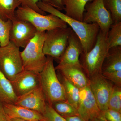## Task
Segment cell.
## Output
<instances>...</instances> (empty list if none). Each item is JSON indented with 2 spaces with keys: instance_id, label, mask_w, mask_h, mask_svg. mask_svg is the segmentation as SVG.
Wrapping results in <instances>:
<instances>
[{
  "instance_id": "17",
  "label": "cell",
  "mask_w": 121,
  "mask_h": 121,
  "mask_svg": "<svg viewBox=\"0 0 121 121\" xmlns=\"http://www.w3.org/2000/svg\"><path fill=\"white\" fill-rule=\"evenodd\" d=\"M93 0H62L65 15L69 17L83 22L85 7Z\"/></svg>"
},
{
  "instance_id": "32",
  "label": "cell",
  "mask_w": 121,
  "mask_h": 121,
  "mask_svg": "<svg viewBox=\"0 0 121 121\" xmlns=\"http://www.w3.org/2000/svg\"><path fill=\"white\" fill-rule=\"evenodd\" d=\"M52 5L59 11L64 9V7L62 3V0H51Z\"/></svg>"
},
{
  "instance_id": "15",
  "label": "cell",
  "mask_w": 121,
  "mask_h": 121,
  "mask_svg": "<svg viewBox=\"0 0 121 121\" xmlns=\"http://www.w3.org/2000/svg\"><path fill=\"white\" fill-rule=\"evenodd\" d=\"M69 82L80 89L89 85V79L82 67L71 65H58L55 67Z\"/></svg>"
},
{
  "instance_id": "31",
  "label": "cell",
  "mask_w": 121,
  "mask_h": 121,
  "mask_svg": "<svg viewBox=\"0 0 121 121\" xmlns=\"http://www.w3.org/2000/svg\"><path fill=\"white\" fill-rule=\"evenodd\" d=\"M0 121H11L5 112L3 104L0 102Z\"/></svg>"
},
{
  "instance_id": "23",
  "label": "cell",
  "mask_w": 121,
  "mask_h": 121,
  "mask_svg": "<svg viewBox=\"0 0 121 121\" xmlns=\"http://www.w3.org/2000/svg\"><path fill=\"white\" fill-rule=\"evenodd\" d=\"M106 8L110 13L113 24L121 22V0H103Z\"/></svg>"
},
{
  "instance_id": "35",
  "label": "cell",
  "mask_w": 121,
  "mask_h": 121,
  "mask_svg": "<svg viewBox=\"0 0 121 121\" xmlns=\"http://www.w3.org/2000/svg\"><path fill=\"white\" fill-rule=\"evenodd\" d=\"M11 121H31V120H24V119H19V118H11Z\"/></svg>"
},
{
  "instance_id": "9",
  "label": "cell",
  "mask_w": 121,
  "mask_h": 121,
  "mask_svg": "<svg viewBox=\"0 0 121 121\" xmlns=\"http://www.w3.org/2000/svg\"><path fill=\"white\" fill-rule=\"evenodd\" d=\"M89 86L101 112L108 109V101L114 85L102 74L89 78Z\"/></svg>"
},
{
  "instance_id": "8",
  "label": "cell",
  "mask_w": 121,
  "mask_h": 121,
  "mask_svg": "<svg viewBox=\"0 0 121 121\" xmlns=\"http://www.w3.org/2000/svg\"><path fill=\"white\" fill-rule=\"evenodd\" d=\"M85 11L83 22L97 23L101 31L107 35L113 23L110 13L104 6L103 0H93L91 3H87Z\"/></svg>"
},
{
  "instance_id": "4",
  "label": "cell",
  "mask_w": 121,
  "mask_h": 121,
  "mask_svg": "<svg viewBox=\"0 0 121 121\" xmlns=\"http://www.w3.org/2000/svg\"><path fill=\"white\" fill-rule=\"evenodd\" d=\"M54 59L47 56L44 67L39 73L40 86L50 104L58 101H66L63 87L56 72Z\"/></svg>"
},
{
  "instance_id": "22",
  "label": "cell",
  "mask_w": 121,
  "mask_h": 121,
  "mask_svg": "<svg viewBox=\"0 0 121 121\" xmlns=\"http://www.w3.org/2000/svg\"><path fill=\"white\" fill-rule=\"evenodd\" d=\"M50 104L54 110L63 117L79 115L77 109L66 101H58Z\"/></svg>"
},
{
  "instance_id": "26",
  "label": "cell",
  "mask_w": 121,
  "mask_h": 121,
  "mask_svg": "<svg viewBox=\"0 0 121 121\" xmlns=\"http://www.w3.org/2000/svg\"><path fill=\"white\" fill-rule=\"evenodd\" d=\"M108 107L121 113V87L114 85L108 101Z\"/></svg>"
},
{
  "instance_id": "5",
  "label": "cell",
  "mask_w": 121,
  "mask_h": 121,
  "mask_svg": "<svg viewBox=\"0 0 121 121\" xmlns=\"http://www.w3.org/2000/svg\"><path fill=\"white\" fill-rule=\"evenodd\" d=\"M16 19L30 22L37 31L44 32L54 29L68 27L66 22L55 15H43L28 7L20 6L15 13Z\"/></svg>"
},
{
  "instance_id": "33",
  "label": "cell",
  "mask_w": 121,
  "mask_h": 121,
  "mask_svg": "<svg viewBox=\"0 0 121 121\" xmlns=\"http://www.w3.org/2000/svg\"><path fill=\"white\" fill-rule=\"evenodd\" d=\"M64 118L67 121H86L79 115H75Z\"/></svg>"
},
{
  "instance_id": "16",
  "label": "cell",
  "mask_w": 121,
  "mask_h": 121,
  "mask_svg": "<svg viewBox=\"0 0 121 121\" xmlns=\"http://www.w3.org/2000/svg\"><path fill=\"white\" fill-rule=\"evenodd\" d=\"M5 112L9 118L24 120L46 121L45 117L41 114L21 106L14 104H3Z\"/></svg>"
},
{
  "instance_id": "1",
  "label": "cell",
  "mask_w": 121,
  "mask_h": 121,
  "mask_svg": "<svg viewBox=\"0 0 121 121\" xmlns=\"http://www.w3.org/2000/svg\"><path fill=\"white\" fill-rule=\"evenodd\" d=\"M37 5L42 11L56 16L69 25L80 39L83 48V52H89L93 48L99 32V28L97 24L87 23L74 19L44 1H39Z\"/></svg>"
},
{
  "instance_id": "13",
  "label": "cell",
  "mask_w": 121,
  "mask_h": 121,
  "mask_svg": "<svg viewBox=\"0 0 121 121\" xmlns=\"http://www.w3.org/2000/svg\"><path fill=\"white\" fill-rule=\"evenodd\" d=\"M48 102L41 87L17 97L16 105L35 111L44 114Z\"/></svg>"
},
{
  "instance_id": "27",
  "label": "cell",
  "mask_w": 121,
  "mask_h": 121,
  "mask_svg": "<svg viewBox=\"0 0 121 121\" xmlns=\"http://www.w3.org/2000/svg\"><path fill=\"white\" fill-rule=\"evenodd\" d=\"M43 115L46 118V121H67L56 112L51 105L48 103Z\"/></svg>"
},
{
  "instance_id": "29",
  "label": "cell",
  "mask_w": 121,
  "mask_h": 121,
  "mask_svg": "<svg viewBox=\"0 0 121 121\" xmlns=\"http://www.w3.org/2000/svg\"><path fill=\"white\" fill-rule=\"evenodd\" d=\"M102 74L107 79L114 83L115 85L121 87V70L102 72Z\"/></svg>"
},
{
  "instance_id": "20",
  "label": "cell",
  "mask_w": 121,
  "mask_h": 121,
  "mask_svg": "<svg viewBox=\"0 0 121 121\" xmlns=\"http://www.w3.org/2000/svg\"><path fill=\"white\" fill-rule=\"evenodd\" d=\"M21 3V0H0V17L4 21L16 19L15 13Z\"/></svg>"
},
{
  "instance_id": "3",
  "label": "cell",
  "mask_w": 121,
  "mask_h": 121,
  "mask_svg": "<svg viewBox=\"0 0 121 121\" xmlns=\"http://www.w3.org/2000/svg\"><path fill=\"white\" fill-rule=\"evenodd\" d=\"M46 31H37L35 36L21 52L24 70L39 73L43 70L47 60L43 52Z\"/></svg>"
},
{
  "instance_id": "18",
  "label": "cell",
  "mask_w": 121,
  "mask_h": 121,
  "mask_svg": "<svg viewBox=\"0 0 121 121\" xmlns=\"http://www.w3.org/2000/svg\"><path fill=\"white\" fill-rule=\"evenodd\" d=\"M121 70V46L111 48L103 64L102 73Z\"/></svg>"
},
{
  "instance_id": "14",
  "label": "cell",
  "mask_w": 121,
  "mask_h": 121,
  "mask_svg": "<svg viewBox=\"0 0 121 121\" xmlns=\"http://www.w3.org/2000/svg\"><path fill=\"white\" fill-rule=\"evenodd\" d=\"M83 52L80 39L72 30L64 53L60 59V65H71L82 67L80 56Z\"/></svg>"
},
{
  "instance_id": "28",
  "label": "cell",
  "mask_w": 121,
  "mask_h": 121,
  "mask_svg": "<svg viewBox=\"0 0 121 121\" xmlns=\"http://www.w3.org/2000/svg\"><path fill=\"white\" fill-rule=\"evenodd\" d=\"M40 1H44L52 5L51 0H21V6L28 7L38 13L42 15H46V13L42 11L37 6V3Z\"/></svg>"
},
{
  "instance_id": "24",
  "label": "cell",
  "mask_w": 121,
  "mask_h": 121,
  "mask_svg": "<svg viewBox=\"0 0 121 121\" xmlns=\"http://www.w3.org/2000/svg\"><path fill=\"white\" fill-rule=\"evenodd\" d=\"M107 39L110 48L121 46V22L111 25L107 34Z\"/></svg>"
},
{
  "instance_id": "11",
  "label": "cell",
  "mask_w": 121,
  "mask_h": 121,
  "mask_svg": "<svg viewBox=\"0 0 121 121\" xmlns=\"http://www.w3.org/2000/svg\"><path fill=\"white\" fill-rule=\"evenodd\" d=\"M77 110L79 115L86 121H91L101 115L89 85L80 89Z\"/></svg>"
},
{
  "instance_id": "12",
  "label": "cell",
  "mask_w": 121,
  "mask_h": 121,
  "mask_svg": "<svg viewBox=\"0 0 121 121\" xmlns=\"http://www.w3.org/2000/svg\"><path fill=\"white\" fill-rule=\"evenodd\" d=\"M13 91L17 97L40 86L39 73L23 70L11 81Z\"/></svg>"
},
{
  "instance_id": "34",
  "label": "cell",
  "mask_w": 121,
  "mask_h": 121,
  "mask_svg": "<svg viewBox=\"0 0 121 121\" xmlns=\"http://www.w3.org/2000/svg\"><path fill=\"white\" fill-rule=\"evenodd\" d=\"M91 121H107L105 119V118L103 117V115L102 113L101 115L99 117H97L91 120Z\"/></svg>"
},
{
  "instance_id": "30",
  "label": "cell",
  "mask_w": 121,
  "mask_h": 121,
  "mask_svg": "<svg viewBox=\"0 0 121 121\" xmlns=\"http://www.w3.org/2000/svg\"><path fill=\"white\" fill-rule=\"evenodd\" d=\"M102 113L107 121H121V113L119 112L108 109Z\"/></svg>"
},
{
  "instance_id": "21",
  "label": "cell",
  "mask_w": 121,
  "mask_h": 121,
  "mask_svg": "<svg viewBox=\"0 0 121 121\" xmlns=\"http://www.w3.org/2000/svg\"><path fill=\"white\" fill-rule=\"evenodd\" d=\"M59 80L63 87L66 101L77 109L79 100L80 89L63 75L60 80Z\"/></svg>"
},
{
  "instance_id": "10",
  "label": "cell",
  "mask_w": 121,
  "mask_h": 121,
  "mask_svg": "<svg viewBox=\"0 0 121 121\" xmlns=\"http://www.w3.org/2000/svg\"><path fill=\"white\" fill-rule=\"evenodd\" d=\"M12 21L9 41L18 47L25 48L35 36L37 30L28 21L16 19Z\"/></svg>"
},
{
  "instance_id": "7",
  "label": "cell",
  "mask_w": 121,
  "mask_h": 121,
  "mask_svg": "<svg viewBox=\"0 0 121 121\" xmlns=\"http://www.w3.org/2000/svg\"><path fill=\"white\" fill-rule=\"evenodd\" d=\"M72 31L70 27L58 28L46 31L43 46L44 55L59 60L67 47Z\"/></svg>"
},
{
  "instance_id": "19",
  "label": "cell",
  "mask_w": 121,
  "mask_h": 121,
  "mask_svg": "<svg viewBox=\"0 0 121 121\" xmlns=\"http://www.w3.org/2000/svg\"><path fill=\"white\" fill-rule=\"evenodd\" d=\"M17 98L11 82L0 70V102L3 104H15Z\"/></svg>"
},
{
  "instance_id": "25",
  "label": "cell",
  "mask_w": 121,
  "mask_h": 121,
  "mask_svg": "<svg viewBox=\"0 0 121 121\" xmlns=\"http://www.w3.org/2000/svg\"><path fill=\"white\" fill-rule=\"evenodd\" d=\"M12 21H4L0 17V47L6 46L9 43V35Z\"/></svg>"
},
{
  "instance_id": "2",
  "label": "cell",
  "mask_w": 121,
  "mask_h": 121,
  "mask_svg": "<svg viewBox=\"0 0 121 121\" xmlns=\"http://www.w3.org/2000/svg\"><path fill=\"white\" fill-rule=\"evenodd\" d=\"M109 49L107 35L103 33L99 30L93 48L89 52H82L80 55V64L88 78L102 74L103 64Z\"/></svg>"
},
{
  "instance_id": "6",
  "label": "cell",
  "mask_w": 121,
  "mask_h": 121,
  "mask_svg": "<svg viewBox=\"0 0 121 121\" xmlns=\"http://www.w3.org/2000/svg\"><path fill=\"white\" fill-rule=\"evenodd\" d=\"M20 48L12 42L0 47V70L9 81L23 70Z\"/></svg>"
}]
</instances>
